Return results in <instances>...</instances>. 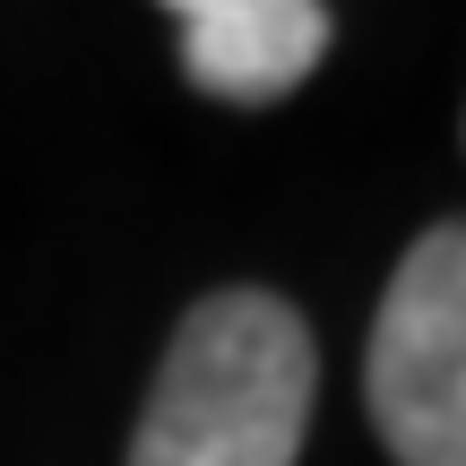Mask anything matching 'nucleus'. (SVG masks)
<instances>
[{
	"label": "nucleus",
	"mask_w": 466,
	"mask_h": 466,
	"mask_svg": "<svg viewBox=\"0 0 466 466\" xmlns=\"http://www.w3.org/2000/svg\"><path fill=\"white\" fill-rule=\"evenodd\" d=\"M337 17L319 0H182L173 44H182L190 86L217 104H277L319 69Z\"/></svg>",
	"instance_id": "3"
},
{
	"label": "nucleus",
	"mask_w": 466,
	"mask_h": 466,
	"mask_svg": "<svg viewBox=\"0 0 466 466\" xmlns=\"http://www.w3.org/2000/svg\"><path fill=\"white\" fill-rule=\"evenodd\" d=\"M311 329L259 285L190 302L156 363L130 466H294L311 432Z\"/></svg>",
	"instance_id": "1"
},
{
	"label": "nucleus",
	"mask_w": 466,
	"mask_h": 466,
	"mask_svg": "<svg viewBox=\"0 0 466 466\" xmlns=\"http://www.w3.org/2000/svg\"><path fill=\"white\" fill-rule=\"evenodd\" d=\"M363 398L398 466H466V225H432L398 259L371 319Z\"/></svg>",
	"instance_id": "2"
}]
</instances>
